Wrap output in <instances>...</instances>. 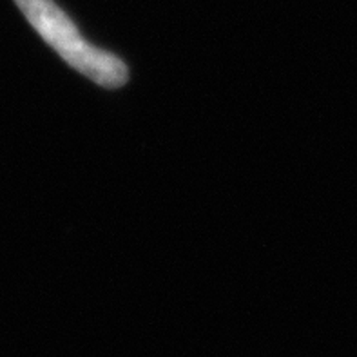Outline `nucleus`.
Here are the masks:
<instances>
[{
    "mask_svg": "<svg viewBox=\"0 0 357 357\" xmlns=\"http://www.w3.org/2000/svg\"><path fill=\"white\" fill-rule=\"evenodd\" d=\"M36 33L66 62L107 89L122 87L129 78L127 66L109 51L93 47L78 33L71 18L53 0H15Z\"/></svg>",
    "mask_w": 357,
    "mask_h": 357,
    "instance_id": "f257e3e1",
    "label": "nucleus"
}]
</instances>
